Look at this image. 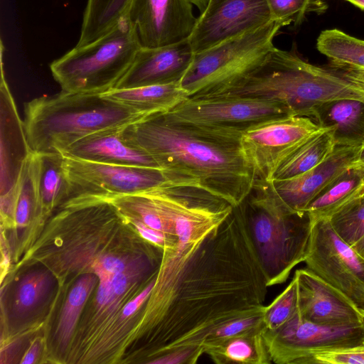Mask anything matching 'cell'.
Here are the masks:
<instances>
[{
  "label": "cell",
  "mask_w": 364,
  "mask_h": 364,
  "mask_svg": "<svg viewBox=\"0 0 364 364\" xmlns=\"http://www.w3.org/2000/svg\"><path fill=\"white\" fill-rule=\"evenodd\" d=\"M267 287L242 204L207 236L177 237L151 291L158 357L203 347L223 324L262 312Z\"/></svg>",
  "instance_id": "6da1fadb"
},
{
  "label": "cell",
  "mask_w": 364,
  "mask_h": 364,
  "mask_svg": "<svg viewBox=\"0 0 364 364\" xmlns=\"http://www.w3.org/2000/svg\"><path fill=\"white\" fill-rule=\"evenodd\" d=\"M123 134L156 161L170 183L200 188L233 207L252 191L256 176L240 140L182 124L165 112L124 127Z\"/></svg>",
  "instance_id": "7a4b0ae2"
},
{
  "label": "cell",
  "mask_w": 364,
  "mask_h": 364,
  "mask_svg": "<svg viewBox=\"0 0 364 364\" xmlns=\"http://www.w3.org/2000/svg\"><path fill=\"white\" fill-rule=\"evenodd\" d=\"M218 97L272 101L289 116L311 119L316 109L329 101L364 102V89L332 68L311 64L293 51L274 47L245 79Z\"/></svg>",
  "instance_id": "3957f363"
},
{
  "label": "cell",
  "mask_w": 364,
  "mask_h": 364,
  "mask_svg": "<svg viewBox=\"0 0 364 364\" xmlns=\"http://www.w3.org/2000/svg\"><path fill=\"white\" fill-rule=\"evenodd\" d=\"M24 114L28 144L36 153L60 152L88 135L146 117L102 95L63 91L26 102Z\"/></svg>",
  "instance_id": "277c9868"
},
{
  "label": "cell",
  "mask_w": 364,
  "mask_h": 364,
  "mask_svg": "<svg viewBox=\"0 0 364 364\" xmlns=\"http://www.w3.org/2000/svg\"><path fill=\"white\" fill-rule=\"evenodd\" d=\"M242 205L268 287L284 283L308 254L313 227L309 214L290 210L270 182L259 179Z\"/></svg>",
  "instance_id": "5b68a950"
},
{
  "label": "cell",
  "mask_w": 364,
  "mask_h": 364,
  "mask_svg": "<svg viewBox=\"0 0 364 364\" xmlns=\"http://www.w3.org/2000/svg\"><path fill=\"white\" fill-rule=\"evenodd\" d=\"M141 48L125 16L96 41L53 61L50 69L63 92L102 95L115 88Z\"/></svg>",
  "instance_id": "8992f818"
},
{
  "label": "cell",
  "mask_w": 364,
  "mask_h": 364,
  "mask_svg": "<svg viewBox=\"0 0 364 364\" xmlns=\"http://www.w3.org/2000/svg\"><path fill=\"white\" fill-rule=\"evenodd\" d=\"M285 24L265 25L194 54L180 81L187 98L220 96L252 72L274 47L273 39Z\"/></svg>",
  "instance_id": "52a82bcc"
},
{
  "label": "cell",
  "mask_w": 364,
  "mask_h": 364,
  "mask_svg": "<svg viewBox=\"0 0 364 364\" xmlns=\"http://www.w3.org/2000/svg\"><path fill=\"white\" fill-rule=\"evenodd\" d=\"M165 114L182 124L240 141L248 128L289 116L278 103L241 97L186 98Z\"/></svg>",
  "instance_id": "ba28073f"
},
{
  "label": "cell",
  "mask_w": 364,
  "mask_h": 364,
  "mask_svg": "<svg viewBox=\"0 0 364 364\" xmlns=\"http://www.w3.org/2000/svg\"><path fill=\"white\" fill-rule=\"evenodd\" d=\"M63 166L70 200L142 193L168 181L159 168L108 164L65 156Z\"/></svg>",
  "instance_id": "9c48e42d"
},
{
  "label": "cell",
  "mask_w": 364,
  "mask_h": 364,
  "mask_svg": "<svg viewBox=\"0 0 364 364\" xmlns=\"http://www.w3.org/2000/svg\"><path fill=\"white\" fill-rule=\"evenodd\" d=\"M304 262L358 308H364V257L336 232L329 219L313 224Z\"/></svg>",
  "instance_id": "30bf717a"
},
{
  "label": "cell",
  "mask_w": 364,
  "mask_h": 364,
  "mask_svg": "<svg viewBox=\"0 0 364 364\" xmlns=\"http://www.w3.org/2000/svg\"><path fill=\"white\" fill-rule=\"evenodd\" d=\"M263 338L272 363L303 364L316 352L364 342V323L321 325L301 318L298 312L277 330L264 328Z\"/></svg>",
  "instance_id": "8fae6325"
},
{
  "label": "cell",
  "mask_w": 364,
  "mask_h": 364,
  "mask_svg": "<svg viewBox=\"0 0 364 364\" xmlns=\"http://www.w3.org/2000/svg\"><path fill=\"white\" fill-rule=\"evenodd\" d=\"M322 127L306 117L284 116L246 129L241 147L252 166L256 179L267 182L290 154Z\"/></svg>",
  "instance_id": "7c38bea8"
},
{
  "label": "cell",
  "mask_w": 364,
  "mask_h": 364,
  "mask_svg": "<svg viewBox=\"0 0 364 364\" xmlns=\"http://www.w3.org/2000/svg\"><path fill=\"white\" fill-rule=\"evenodd\" d=\"M272 20L266 0H208L188 41L196 53Z\"/></svg>",
  "instance_id": "4fadbf2b"
},
{
  "label": "cell",
  "mask_w": 364,
  "mask_h": 364,
  "mask_svg": "<svg viewBox=\"0 0 364 364\" xmlns=\"http://www.w3.org/2000/svg\"><path fill=\"white\" fill-rule=\"evenodd\" d=\"M191 0H132L126 14L143 48L188 40L197 22Z\"/></svg>",
  "instance_id": "5bb4252c"
},
{
  "label": "cell",
  "mask_w": 364,
  "mask_h": 364,
  "mask_svg": "<svg viewBox=\"0 0 364 364\" xmlns=\"http://www.w3.org/2000/svg\"><path fill=\"white\" fill-rule=\"evenodd\" d=\"M1 206L14 215L19 182L33 152L9 87L1 71Z\"/></svg>",
  "instance_id": "9a60e30c"
},
{
  "label": "cell",
  "mask_w": 364,
  "mask_h": 364,
  "mask_svg": "<svg viewBox=\"0 0 364 364\" xmlns=\"http://www.w3.org/2000/svg\"><path fill=\"white\" fill-rule=\"evenodd\" d=\"M294 277L298 285L299 314L301 318L326 326L364 323L358 306L309 269H296Z\"/></svg>",
  "instance_id": "2e32d148"
},
{
  "label": "cell",
  "mask_w": 364,
  "mask_h": 364,
  "mask_svg": "<svg viewBox=\"0 0 364 364\" xmlns=\"http://www.w3.org/2000/svg\"><path fill=\"white\" fill-rule=\"evenodd\" d=\"M360 145L336 146L332 153L309 171L287 179L269 181L290 210L305 213L310 203L332 181L354 165Z\"/></svg>",
  "instance_id": "e0dca14e"
},
{
  "label": "cell",
  "mask_w": 364,
  "mask_h": 364,
  "mask_svg": "<svg viewBox=\"0 0 364 364\" xmlns=\"http://www.w3.org/2000/svg\"><path fill=\"white\" fill-rule=\"evenodd\" d=\"M194 54L188 40L159 48H141L115 88L180 82Z\"/></svg>",
  "instance_id": "ac0fdd59"
},
{
  "label": "cell",
  "mask_w": 364,
  "mask_h": 364,
  "mask_svg": "<svg viewBox=\"0 0 364 364\" xmlns=\"http://www.w3.org/2000/svg\"><path fill=\"white\" fill-rule=\"evenodd\" d=\"M124 127L88 135L67 146L60 153L65 157L92 162L160 168L147 152L124 137Z\"/></svg>",
  "instance_id": "d6986e66"
},
{
  "label": "cell",
  "mask_w": 364,
  "mask_h": 364,
  "mask_svg": "<svg viewBox=\"0 0 364 364\" xmlns=\"http://www.w3.org/2000/svg\"><path fill=\"white\" fill-rule=\"evenodd\" d=\"M320 127L333 130L336 146H357L364 142V102L341 99L327 102L312 118Z\"/></svg>",
  "instance_id": "ffe728a7"
},
{
  "label": "cell",
  "mask_w": 364,
  "mask_h": 364,
  "mask_svg": "<svg viewBox=\"0 0 364 364\" xmlns=\"http://www.w3.org/2000/svg\"><path fill=\"white\" fill-rule=\"evenodd\" d=\"M102 95L146 116L168 112L187 98L179 82L114 88Z\"/></svg>",
  "instance_id": "44dd1931"
},
{
  "label": "cell",
  "mask_w": 364,
  "mask_h": 364,
  "mask_svg": "<svg viewBox=\"0 0 364 364\" xmlns=\"http://www.w3.org/2000/svg\"><path fill=\"white\" fill-rule=\"evenodd\" d=\"M264 326L205 344L204 353L218 364H269L272 363L263 338Z\"/></svg>",
  "instance_id": "7402d4cb"
},
{
  "label": "cell",
  "mask_w": 364,
  "mask_h": 364,
  "mask_svg": "<svg viewBox=\"0 0 364 364\" xmlns=\"http://www.w3.org/2000/svg\"><path fill=\"white\" fill-rule=\"evenodd\" d=\"M335 147L333 130L322 127L290 154L277 169L272 181L290 178L309 171L322 163Z\"/></svg>",
  "instance_id": "603a6c76"
},
{
  "label": "cell",
  "mask_w": 364,
  "mask_h": 364,
  "mask_svg": "<svg viewBox=\"0 0 364 364\" xmlns=\"http://www.w3.org/2000/svg\"><path fill=\"white\" fill-rule=\"evenodd\" d=\"M364 182V167H350L328 185L308 205L306 212L313 224L329 219L353 198Z\"/></svg>",
  "instance_id": "cb8c5ba5"
},
{
  "label": "cell",
  "mask_w": 364,
  "mask_h": 364,
  "mask_svg": "<svg viewBox=\"0 0 364 364\" xmlns=\"http://www.w3.org/2000/svg\"><path fill=\"white\" fill-rule=\"evenodd\" d=\"M132 0H87L79 40L86 46L114 27L125 16Z\"/></svg>",
  "instance_id": "d4e9b609"
},
{
  "label": "cell",
  "mask_w": 364,
  "mask_h": 364,
  "mask_svg": "<svg viewBox=\"0 0 364 364\" xmlns=\"http://www.w3.org/2000/svg\"><path fill=\"white\" fill-rule=\"evenodd\" d=\"M38 154L41 208L47 212L68 198L69 184L64 170V156L60 152Z\"/></svg>",
  "instance_id": "484cf974"
},
{
  "label": "cell",
  "mask_w": 364,
  "mask_h": 364,
  "mask_svg": "<svg viewBox=\"0 0 364 364\" xmlns=\"http://www.w3.org/2000/svg\"><path fill=\"white\" fill-rule=\"evenodd\" d=\"M316 48L331 60L332 65L364 69V40L336 28L327 29L318 36Z\"/></svg>",
  "instance_id": "4316f807"
},
{
  "label": "cell",
  "mask_w": 364,
  "mask_h": 364,
  "mask_svg": "<svg viewBox=\"0 0 364 364\" xmlns=\"http://www.w3.org/2000/svg\"><path fill=\"white\" fill-rule=\"evenodd\" d=\"M299 312V294L296 279L293 277L288 286L269 304L263 309L264 328L274 331L291 319Z\"/></svg>",
  "instance_id": "83f0119b"
},
{
  "label": "cell",
  "mask_w": 364,
  "mask_h": 364,
  "mask_svg": "<svg viewBox=\"0 0 364 364\" xmlns=\"http://www.w3.org/2000/svg\"><path fill=\"white\" fill-rule=\"evenodd\" d=\"M336 232L349 245L364 236V196L346 204L329 218Z\"/></svg>",
  "instance_id": "f1b7e54d"
},
{
  "label": "cell",
  "mask_w": 364,
  "mask_h": 364,
  "mask_svg": "<svg viewBox=\"0 0 364 364\" xmlns=\"http://www.w3.org/2000/svg\"><path fill=\"white\" fill-rule=\"evenodd\" d=\"M95 279L87 275L79 279L70 291L60 316L58 333L63 342L67 341L75 328L80 313L87 300Z\"/></svg>",
  "instance_id": "f546056e"
},
{
  "label": "cell",
  "mask_w": 364,
  "mask_h": 364,
  "mask_svg": "<svg viewBox=\"0 0 364 364\" xmlns=\"http://www.w3.org/2000/svg\"><path fill=\"white\" fill-rule=\"evenodd\" d=\"M273 20L283 22L285 26L292 22L299 23L308 11L323 6L316 0H266Z\"/></svg>",
  "instance_id": "4dcf8cb0"
},
{
  "label": "cell",
  "mask_w": 364,
  "mask_h": 364,
  "mask_svg": "<svg viewBox=\"0 0 364 364\" xmlns=\"http://www.w3.org/2000/svg\"><path fill=\"white\" fill-rule=\"evenodd\" d=\"M364 364V342L355 346L321 350L303 364Z\"/></svg>",
  "instance_id": "1f68e13d"
},
{
  "label": "cell",
  "mask_w": 364,
  "mask_h": 364,
  "mask_svg": "<svg viewBox=\"0 0 364 364\" xmlns=\"http://www.w3.org/2000/svg\"><path fill=\"white\" fill-rule=\"evenodd\" d=\"M48 282L45 272H37L26 276L18 288L16 300L18 309L24 311L33 306L46 291Z\"/></svg>",
  "instance_id": "d6a6232c"
},
{
  "label": "cell",
  "mask_w": 364,
  "mask_h": 364,
  "mask_svg": "<svg viewBox=\"0 0 364 364\" xmlns=\"http://www.w3.org/2000/svg\"><path fill=\"white\" fill-rule=\"evenodd\" d=\"M262 313L234 319L223 324L210 334L203 346L264 326Z\"/></svg>",
  "instance_id": "836d02e7"
},
{
  "label": "cell",
  "mask_w": 364,
  "mask_h": 364,
  "mask_svg": "<svg viewBox=\"0 0 364 364\" xmlns=\"http://www.w3.org/2000/svg\"><path fill=\"white\" fill-rule=\"evenodd\" d=\"M134 225L140 235L146 241L163 250L173 249L177 243V237L153 229L139 220H134Z\"/></svg>",
  "instance_id": "e575fe53"
},
{
  "label": "cell",
  "mask_w": 364,
  "mask_h": 364,
  "mask_svg": "<svg viewBox=\"0 0 364 364\" xmlns=\"http://www.w3.org/2000/svg\"><path fill=\"white\" fill-rule=\"evenodd\" d=\"M204 353L203 347H191L182 348L161 355L150 363L157 364H194Z\"/></svg>",
  "instance_id": "d590c367"
},
{
  "label": "cell",
  "mask_w": 364,
  "mask_h": 364,
  "mask_svg": "<svg viewBox=\"0 0 364 364\" xmlns=\"http://www.w3.org/2000/svg\"><path fill=\"white\" fill-rule=\"evenodd\" d=\"M95 269L98 277L107 276L112 277L118 273L123 272L124 264L118 257L106 256L96 263Z\"/></svg>",
  "instance_id": "8d00e7d4"
},
{
  "label": "cell",
  "mask_w": 364,
  "mask_h": 364,
  "mask_svg": "<svg viewBox=\"0 0 364 364\" xmlns=\"http://www.w3.org/2000/svg\"><path fill=\"white\" fill-rule=\"evenodd\" d=\"M156 278L151 280L147 286L141 291L133 300L129 301L124 307L122 310V315L124 317H128L133 314L139 306L148 298L149 297L155 285Z\"/></svg>",
  "instance_id": "74e56055"
},
{
  "label": "cell",
  "mask_w": 364,
  "mask_h": 364,
  "mask_svg": "<svg viewBox=\"0 0 364 364\" xmlns=\"http://www.w3.org/2000/svg\"><path fill=\"white\" fill-rule=\"evenodd\" d=\"M97 300L100 305L108 304L113 298L114 292L112 286V277L100 276Z\"/></svg>",
  "instance_id": "f35d334b"
},
{
  "label": "cell",
  "mask_w": 364,
  "mask_h": 364,
  "mask_svg": "<svg viewBox=\"0 0 364 364\" xmlns=\"http://www.w3.org/2000/svg\"><path fill=\"white\" fill-rule=\"evenodd\" d=\"M331 68L336 70L348 80L355 82L364 89V69L343 66V65H332Z\"/></svg>",
  "instance_id": "ab89813d"
},
{
  "label": "cell",
  "mask_w": 364,
  "mask_h": 364,
  "mask_svg": "<svg viewBox=\"0 0 364 364\" xmlns=\"http://www.w3.org/2000/svg\"><path fill=\"white\" fill-rule=\"evenodd\" d=\"M128 284L127 276L123 273H118L112 277V286L114 295L119 296L122 294Z\"/></svg>",
  "instance_id": "60d3db41"
},
{
  "label": "cell",
  "mask_w": 364,
  "mask_h": 364,
  "mask_svg": "<svg viewBox=\"0 0 364 364\" xmlns=\"http://www.w3.org/2000/svg\"><path fill=\"white\" fill-rule=\"evenodd\" d=\"M39 350V346L38 343L34 344L31 349L28 351V353L25 355L22 363H33L35 361V359L38 355V352Z\"/></svg>",
  "instance_id": "b9f144b4"
},
{
  "label": "cell",
  "mask_w": 364,
  "mask_h": 364,
  "mask_svg": "<svg viewBox=\"0 0 364 364\" xmlns=\"http://www.w3.org/2000/svg\"><path fill=\"white\" fill-rule=\"evenodd\" d=\"M354 165L364 167V142L360 145L358 151Z\"/></svg>",
  "instance_id": "7bdbcfd3"
},
{
  "label": "cell",
  "mask_w": 364,
  "mask_h": 364,
  "mask_svg": "<svg viewBox=\"0 0 364 364\" xmlns=\"http://www.w3.org/2000/svg\"><path fill=\"white\" fill-rule=\"evenodd\" d=\"M354 249L364 257V236L353 245Z\"/></svg>",
  "instance_id": "ee69618b"
},
{
  "label": "cell",
  "mask_w": 364,
  "mask_h": 364,
  "mask_svg": "<svg viewBox=\"0 0 364 364\" xmlns=\"http://www.w3.org/2000/svg\"><path fill=\"white\" fill-rule=\"evenodd\" d=\"M191 1L193 4H195L198 6V8L200 11V12H202L204 10V9L205 8V6L208 4V0H191Z\"/></svg>",
  "instance_id": "f6af8a7d"
},
{
  "label": "cell",
  "mask_w": 364,
  "mask_h": 364,
  "mask_svg": "<svg viewBox=\"0 0 364 364\" xmlns=\"http://www.w3.org/2000/svg\"><path fill=\"white\" fill-rule=\"evenodd\" d=\"M355 6L364 10V0H346Z\"/></svg>",
  "instance_id": "bcb514c9"
},
{
  "label": "cell",
  "mask_w": 364,
  "mask_h": 364,
  "mask_svg": "<svg viewBox=\"0 0 364 364\" xmlns=\"http://www.w3.org/2000/svg\"><path fill=\"white\" fill-rule=\"evenodd\" d=\"M362 196H364V182L362 184V186L360 187V188L357 191V192L355 193V194L354 195V196L351 200L356 199L358 198L362 197Z\"/></svg>",
  "instance_id": "7dc6e473"
},
{
  "label": "cell",
  "mask_w": 364,
  "mask_h": 364,
  "mask_svg": "<svg viewBox=\"0 0 364 364\" xmlns=\"http://www.w3.org/2000/svg\"><path fill=\"white\" fill-rule=\"evenodd\" d=\"M360 309V311L363 316V317L364 318V308H359Z\"/></svg>",
  "instance_id": "c3c4849f"
}]
</instances>
